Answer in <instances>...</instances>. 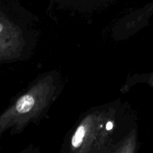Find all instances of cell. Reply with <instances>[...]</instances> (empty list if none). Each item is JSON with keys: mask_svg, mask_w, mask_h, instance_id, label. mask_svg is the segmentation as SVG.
<instances>
[{"mask_svg": "<svg viewBox=\"0 0 153 153\" xmlns=\"http://www.w3.org/2000/svg\"><path fill=\"white\" fill-rule=\"evenodd\" d=\"M34 105V99L29 94L22 96L16 102V112L19 114H25L30 111Z\"/></svg>", "mask_w": 153, "mask_h": 153, "instance_id": "cell-1", "label": "cell"}, {"mask_svg": "<svg viewBox=\"0 0 153 153\" xmlns=\"http://www.w3.org/2000/svg\"><path fill=\"white\" fill-rule=\"evenodd\" d=\"M85 132H86V130L83 125H80L78 127L71 140V144L73 147L78 148L81 146L85 135Z\"/></svg>", "mask_w": 153, "mask_h": 153, "instance_id": "cell-2", "label": "cell"}, {"mask_svg": "<svg viewBox=\"0 0 153 153\" xmlns=\"http://www.w3.org/2000/svg\"><path fill=\"white\" fill-rule=\"evenodd\" d=\"M113 128V123L111 122H108L106 124V129L107 130H111Z\"/></svg>", "mask_w": 153, "mask_h": 153, "instance_id": "cell-3", "label": "cell"}]
</instances>
